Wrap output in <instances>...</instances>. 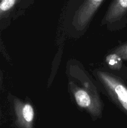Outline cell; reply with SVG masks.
Masks as SVG:
<instances>
[{
	"instance_id": "7a4b0ae2",
	"label": "cell",
	"mask_w": 127,
	"mask_h": 128,
	"mask_svg": "<svg viewBox=\"0 0 127 128\" xmlns=\"http://www.w3.org/2000/svg\"><path fill=\"white\" fill-rule=\"evenodd\" d=\"M70 87L78 106L87 110L94 116H98L101 113L100 100L98 94L93 90L77 86L72 82H70Z\"/></svg>"
},
{
	"instance_id": "5b68a950",
	"label": "cell",
	"mask_w": 127,
	"mask_h": 128,
	"mask_svg": "<svg viewBox=\"0 0 127 128\" xmlns=\"http://www.w3.org/2000/svg\"><path fill=\"white\" fill-rule=\"evenodd\" d=\"M14 108L18 124L22 128H32L34 119L32 105L16 98L14 100Z\"/></svg>"
},
{
	"instance_id": "ba28073f",
	"label": "cell",
	"mask_w": 127,
	"mask_h": 128,
	"mask_svg": "<svg viewBox=\"0 0 127 128\" xmlns=\"http://www.w3.org/2000/svg\"><path fill=\"white\" fill-rule=\"evenodd\" d=\"M112 52L119 55L124 61H127V41L112 50Z\"/></svg>"
},
{
	"instance_id": "52a82bcc",
	"label": "cell",
	"mask_w": 127,
	"mask_h": 128,
	"mask_svg": "<svg viewBox=\"0 0 127 128\" xmlns=\"http://www.w3.org/2000/svg\"><path fill=\"white\" fill-rule=\"evenodd\" d=\"M123 61L122 58L115 52H112L106 57V62L110 68L113 70L119 71L123 68Z\"/></svg>"
},
{
	"instance_id": "6da1fadb",
	"label": "cell",
	"mask_w": 127,
	"mask_h": 128,
	"mask_svg": "<svg viewBox=\"0 0 127 128\" xmlns=\"http://www.w3.org/2000/svg\"><path fill=\"white\" fill-rule=\"evenodd\" d=\"M97 74L113 101L127 113V85L125 82L120 78L109 72L100 71Z\"/></svg>"
},
{
	"instance_id": "8992f818",
	"label": "cell",
	"mask_w": 127,
	"mask_h": 128,
	"mask_svg": "<svg viewBox=\"0 0 127 128\" xmlns=\"http://www.w3.org/2000/svg\"><path fill=\"white\" fill-rule=\"evenodd\" d=\"M22 0H1L0 1V20L7 16L15 6Z\"/></svg>"
},
{
	"instance_id": "3957f363",
	"label": "cell",
	"mask_w": 127,
	"mask_h": 128,
	"mask_svg": "<svg viewBox=\"0 0 127 128\" xmlns=\"http://www.w3.org/2000/svg\"><path fill=\"white\" fill-rule=\"evenodd\" d=\"M104 0H85L75 13L73 25L77 30L85 28Z\"/></svg>"
},
{
	"instance_id": "277c9868",
	"label": "cell",
	"mask_w": 127,
	"mask_h": 128,
	"mask_svg": "<svg viewBox=\"0 0 127 128\" xmlns=\"http://www.w3.org/2000/svg\"><path fill=\"white\" fill-rule=\"evenodd\" d=\"M103 21L120 28L125 26L127 22V0H113Z\"/></svg>"
}]
</instances>
